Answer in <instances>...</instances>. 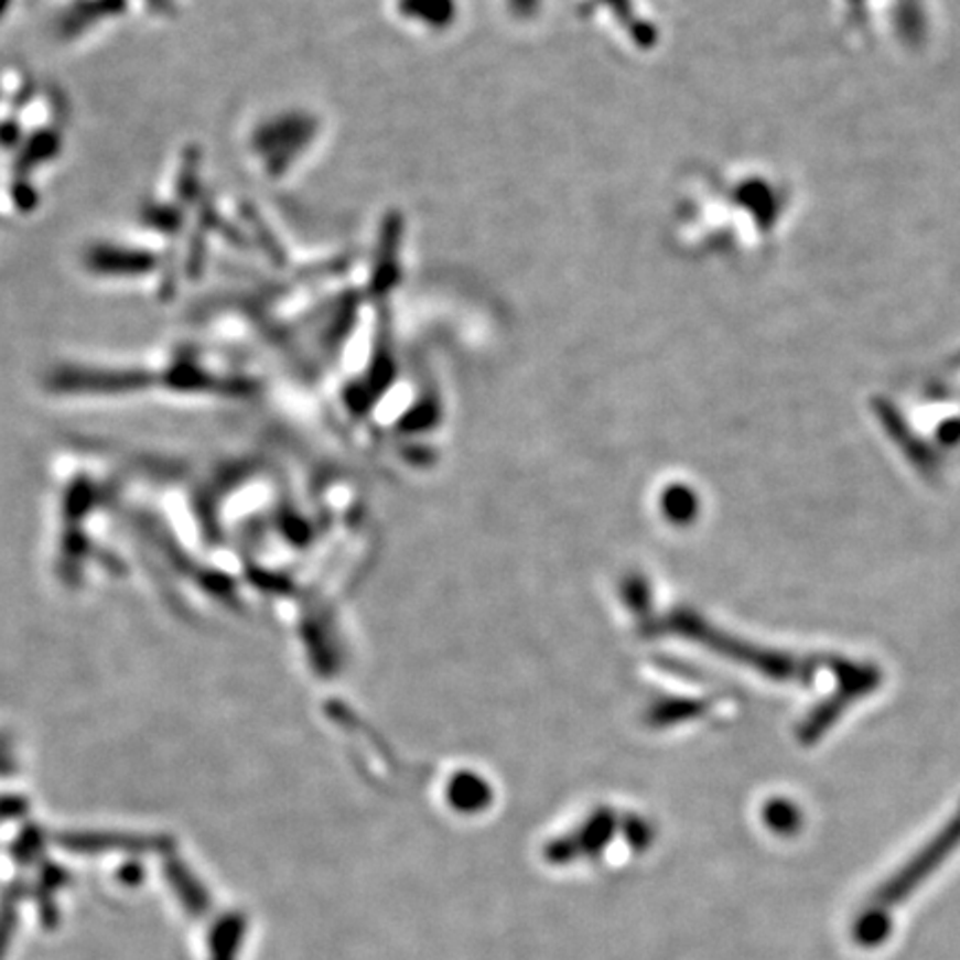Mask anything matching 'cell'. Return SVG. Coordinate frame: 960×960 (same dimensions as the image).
Here are the masks:
<instances>
[{"label": "cell", "mask_w": 960, "mask_h": 960, "mask_svg": "<svg viewBox=\"0 0 960 960\" xmlns=\"http://www.w3.org/2000/svg\"><path fill=\"white\" fill-rule=\"evenodd\" d=\"M960 845V813L951 818L949 826L936 834L927 848H923L905 867H900L876 894L870 912L859 920V936L865 942L878 940V918H887L905 898H909L923 881H927Z\"/></svg>", "instance_id": "6da1fadb"}]
</instances>
